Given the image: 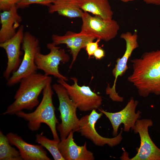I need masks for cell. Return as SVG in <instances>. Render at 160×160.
<instances>
[{"label":"cell","mask_w":160,"mask_h":160,"mask_svg":"<svg viewBox=\"0 0 160 160\" xmlns=\"http://www.w3.org/2000/svg\"><path fill=\"white\" fill-rule=\"evenodd\" d=\"M133 71L127 80L143 97L160 94V49L146 52L131 60Z\"/></svg>","instance_id":"1"},{"label":"cell","mask_w":160,"mask_h":160,"mask_svg":"<svg viewBox=\"0 0 160 160\" xmlns=\"http://www.w3.org/2000/svg\"><path fill=\"white\" fill-rule=\"evenodd\" d=\"M52 78L37 72L22 79L15 95L14 102L1 115H15L23 110H31L39 104L38 97Z\"/></svg>","instance_id":"2"},{"label":"cell","mask_w":160,"mask_h":160,"mask_svg":"<svg viewBox=\"0 0 160 160\" xmlns=\"http://www.w3.org/2000/svg\"><path fill=\"white\" fill-rule=\"evenodd\" d=\"M51 84H48L43 89L42 100L34 111L26 113L22 111L15 115L28 122V128L32 131L38 130L41 124H46L50 129L54 139L60 140L56 129L59 122L52 101L53 92Z\"/></svg>","instance_id":"3"},{"label":"cell","mask_w":160,"mask_h":160,"mask_svg":"<svg viewBox=\"0 0 160 160\" xmlns=\"http://www.w3.org/2000/svg\"><path fill=\"white\" fill-rule=\"evenodd\" d=\"M52 86L59 101L58 109L61 122L58 124L57 129L61 140H62L66 138L71 131H78L80 121L76 115L77 107L70 98L64 87L59 83L54 84Z\"/></svg>","instance_id":"4"},{"label":"cell","mask_w":160,"mask_h":160,"mask_svg":"<svg viewBox=\"0 0 160 160\" xmlns=\"http://www.w3.org/2000/svg\"><path fill=\"white\" fill-rule=\"evenodd\" d=\"M22 49L24 52L23 60L17 70L7 80L6 84L9 87L15 85L24 78L36 72L35 57L40 52L39 39L29 32H25Z\"/></svg>","instance_id":"5"},{"label":"cell","mask_w":160,"mask_h":160,"mask_svg":"<svg viewBox=\"0 0 160 160\" xmlns=\"http://www.w3.org/2000/svg\"><path fill=\"white\" fill-rule=\"evenodd\" d=\"M74 84L70 85L63 80L58 79V83L62 85L67 90L69 97L79 110L86 112L98 109L102 104L100 96L93 92L88 86H79L77 79L72 77Z\"/></svg>","instance_id":"6"},{"label":"cell","mask_w":160,"mask_h":160,"mask_svg":"<svg viewBox=\"0 0 160 160\" xmlns=\"http://www.w3.org/2000/svg\"><path fill=\"white\" fill-rule=\"evenodd\" d=\"M81 18V33L105 41L115 38L119 29L118 23L113 19H104L97 16H92L85 12H84Z\"/></svg>","instance_id":"7"},{"label":"cell","mask_w":160,"mask_h":160,"mask_svg":"<svg viewBox=\"0 0 160 160\" xmlns=\"http://www.w3.org/2000/svg\"><path fill=\"white\" fill-rule=\"evenodd\" d=\"M49 52L46 55L40 52L37 53L35 57V63L37 69L41 70L47 76L52 75L58 79L63 80L66 81L68 79L61 74L59 70V66L61 63L68 62L69 55L64 49L60 48L52 42L47 44Z\"/></svg>","instance_id":"8"},{"label":"cell","mask_w":160,"mask_h":160,"mask_svg":"<svg viewBox=\"0 0 160 160\" xmlns=\"http://www.w3.org/2000/svg\"><path fill=\"white\" fill-rule=\"evenodd\" d=\"M103 113H98L96 109L92 110L89 115L84 116L79 119L80 124L78 132L81 135L91 140L98 146H103L107 144L112 147L119 144L122 139L123 129L119 133L112 138L104 137L100 135L95 129V124Z\"/></svg>","instance_id":"9"},{"label":"cell","mask_w":160,"mask_h":160,"mask_svg":"<svg viewBox=\"0 0 160 160\" xmlns=\"http://www.w3.org/2000/svg\"><path fill=\"white\" fill-rule=\"evenodd\" d=\"M153 125L151 119H138L133 129L135 133H138L140 139L137 153L130 160H160V149L154 143L148 132L149 127Z\"/></svg>","instance_id":"10"},{"label":"cell","mask_w":160,"mask_h":160,"mask_svg":"<svg viewBox=\"0 0 160 160\" xmlns=\"http://www.w3.org/2000/svg\"><path fill=\"white\" fill-rule=\"evenodd\" d=\"M138 104L137 101L132 98L123 109L118 112H109L99 109L110 121L113 129V136L117 135L118 129L121 124H124L123 130L125 132H129L130 129L132 130L134 129L136 121L140 118L142 113L140 111L135 112Z\"/></svg>","instance_id":"11"},{"label":"cell","mask_w":160,"mask_h":160,"mask_svg":"<svg viewBox=\"0 0 160 160\" xmlns=\"http://www.w3.org/2000/svg\"><path fill=\"white\" fill-rule=\"evenodd\" d=\"M24 33V26L21 25L14 36L0 43V47L5 50L7 58V66L3 73V77L7 80L17 70L21 62L20 48Z\"/></svg>","instance_id":"12"},{"label":"cell","mask_w":160,"mask_h":160,"mask_svg":"<svg viewBox=\"0 0 160 160\" xmlns=\"http://www.w3.org/2000/svg\"><path fill=\"white\" fill-rule=\"evenodd\" d=\"M6 136L11 144L18 148L23 160H51L41 145L28 143L17 134L12 132L8 133Z\"/></svg>","instance_id":"13"},{"label":"cell","mask_w":160,"mask_h":160,"mask_svg":"<svg viewBox=\"0 0 160 160\" xmlns=\"http://www.w3.org/2000/svg\"><path fill=\"white\" fill-rule=\"evenodd\" d=\"M71 131L65 139L61 140L58 148L65 160H93V153L87 149L85 142L83 145H78L74 142Z\"/></svg>","instance_id":"14"},{"label":"cell","mask_w":160,"mask_h":160,"mask_svg":"<svg viewBox=\"0 0 160 160\" xmlns=\"http://www.w3.org/2000/svg\"><path fill=\"white\" fill-rule=\"evenodd\" d=\"M18 8L16 5H14L9 10L0 13V43L11 39L16 34V30L22 20L17 12Z\"/></svg>","instance_id":"15"},{"label":"cell","mask_w":160,"mask_h":160,"mask_svg":"<svg viewBox=\"0 0 160 160\" xmlns=\"http://www.w3.org/2000/svg\"><path fill=\"white\" fill-rule=\"evenodd\" d=\"M136 49L135 45L131 42L126 44V49L124 54L121 58H118L116 60V64L112 70V74L115 77L113 85L112 87L108 85L106 89V93L109 95L110 98L114 101H118L121 98L116 90V83L119 76L123 75L128 69L127 63L133 51Z\"/></svg>","instance_id":"16"},{"label":"cell","mask_w":160,"mask_h":160,"mask_svg":"<svg viewBox=\"0 0 160 160\" xmlns=\"http://www.w3.org/2000/svg\"><path fill=\"white\" fill-rule=\"evenodd\" d=\"M80 9L84 12L106 20L112 19L113 12L108 0H77Z\"/></svg>","instance_id":"17"},{"label":"cell","mask_w":160,"mask_h":160,"mask_svg":"<svg viewBox=\"0 0 160 160\" xmlns=\"http://www.w3.org/2000/svg\"><path fill=\"white\" fill-rule=\"evenodd\" d=\"M49 13L57 12L70 18L82 17L84 12L79 7L77 0H55L48 9Z\"/></svg>","instance_id":"18"},{"label":"cell","mask_w":160,"mask_h":160,"mask_svg":"<svg viewBox=\"0 0 160 160\" xmlns=\"http://www.w3.org/2000/svg\"><path fill=\"white\" fill-rule=\"evenodd\" d=\"M6 135L0 131V160H22L19 151L11 146Z\"/></svg>","instance_id":"19"},{"label":"cell","mask_w":160,"mask_h":160,"mask_svg":"<svg viewBox=\"0 0 160 160\" xmlns=\"http://www.w3.org/2000/svg\"><path fill=\"white\" fill-rule=\"evenodd\" d=\"M60 140H50L43 135L42 133L36 135L35 141L46 148L52 155L55 160H65L58 148Z\"/></svg>","instance_id":"20"},{"label":"cell","mask_w":160,"mask_h":160,"mask_svg":"<svg viewBox=\"0 0 160 160\" xmlns=\"http://www.w3.org/2000/svg\"><path fill=\"white\" fill-rule=\"evenodd\" d=\"M96 38L95 37L90 35L83 33L81 32L78 33H75L72 47L70 50L72 60L69 68H71L75 61L81 49L85 47L88 43L93 41Z\"/></svg>","instance_id":"21"},{"label":"cell","mask_w":160,"mask_h":160,"mask_svg":"<svg viewBox=\"0 0 160 160\" xmlns=\"http://www.w3.org/2000/svg\"><path fill=\"white\" fill-rule=\"evenodd\" d=\"M75 33L69 31L63 36L53 34L51 37L52 42L57 46L60 44H65L70 50L72 47Z\"/></svg>","instance_id":"22"},{"label":"cell","mask_w":160,"mask_h":160,"mask_svg":"<svg viewBox=\"0 0 160 160\" xmlns=\"http://www.w3.org/2000/svg\"><path fill=\"white\" fill-rule=\"evenodd\" d=\"M55 0H21L16 5L18 8H24L29 5L33 4H39L49 6L53 4Z\"/></svg>","instance_id":"23"},{"label":"cell","mask_w":160,"mask_h":160,"mask_svg":"<svg viewBox=\"0 0 160 160\" xmlns=\"http://www.w3.org/2000/svg\"><path fill=\"white\" fill-rule=\"evenodd\" d=\"M21 0H0V10L4 11L9 10L13 5H17Z\"/></svg>","instance_id":"24"},{"label":"cell","mask_w":160,"mask_h":160,"mask_svg":"<svg viewBox=\"0 0 160 160\" xmlns=\"http://www.w3.org/2000/svg\"><path fill=\"white\" fill-rule=\"evenodd\" d=\"M100 39H97L95 42L91 41L88 43L86 47V50L89 57L93 55L95 52L99 47L98 44L100 41Z\"/></svg>","instance_id":"25"},{"label":"cell","mask_w":160,"mask_h":160,"mask_svg":"<svg viewBox=\"0 0 160 160\" xmlns=\"http://www.w3.org/2000/svg\"><path fill=\"white\" fill-rule=\"evenodd\" d=\"M93 55L96 59L100 60L105 56L104 51L101 48L99 47L95 52Z\"/></svg>","instance_id":"26"},{"label":"cell","mask_w":160,"mask_h":160,"mask_svg":"<svg viewBox=\"0 0 160 160\" xmlns=\"http://www.w3.org/2000/svg\"><path fill=\"white\" fill-rule=\"evenodd\" d=\"M145 3L156 5H160V0H143Z\"/></svg>","instance_id":"27"},{"label":"cell","mask_w":160,"mask_h":160,"mask_svg":"<svg viewBox=\"0 0 160 160\" xmlns=\"http://www.w3.org/2000/svg\"><path fill=\"white\" fill-rule=\"evenodd\" d=\"M122 2H127L129 1H134L140 0H119Z\"/></svg>","instance_id":"28"}]
</instances>
